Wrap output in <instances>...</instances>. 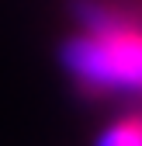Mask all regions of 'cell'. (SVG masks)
Instances as JSON below:
<instances>
[{"label": "cell", "mask_w": 142, "mask_h": 146, "mask_svg": "<svg viewBox=\"0 0 142 146\" xmlns=\"http://www.w3.org/2000/svg\"><path fill=\"white\" fill-rule=\"evenodd\" d=\"M80 28L62 45V66L80 90L142 101V14L114 0H80Z\"/></svg>", "instance_id": "6da1fadb"}, {"label": "cell", "mask_w": 142, "mask_h": 146, "mask_svg": "<svg viewBox=\"0 0 142 146\" xmlns=\"http://www.w3.org/2000/svg\"><path fill=\"white\" fill-rule=\"evenodd\" d=\"M94 146H142V108L125 111L97 132Z\"/></svg>", "instance_id": "7a4b0ae2"}]
</instances>
